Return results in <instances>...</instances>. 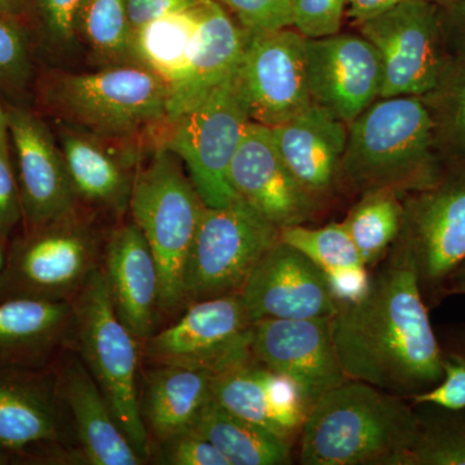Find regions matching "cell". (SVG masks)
Wrapping results in <instances>:
<instances>
[{"instance_id":"6da1fadb","label":"cell","mask_w":465,"mask_h":465,"mask_svg":"<svg viewBox=\"0 0 465 465\" xmlns=\"http://www.w3.org/2000/svg\"><path fill=\"white\" fill-rule=\"evenodd\" d=\"M339 360L349 381L411 401L443 379L442 354L411 250L402 237L388 251L371 286L331 317Z\"/></svg>"},{"instance_id":"7a4b0ae2","label":"cell","mask_w":465,"mask_h":465,"mask_svg":"<svg viewBox=\"0 0 465 465\" xmlns=\"http://www.w3.org/2000/svg\"><path fill=\"white\" fill-rule=\"evenodd\" d=\"M407 400L367 382L348 381L311 407L300 430L305 465H405L419 434Z\"/></svg>"},{"instance_id":"3957f363","label":"cell","mask_w":465,"mask_h":465,"mask_svg":"<svg viewBox=\"0 0 465 465\" xmlns=\"http://www.w3.org/2000/svg\"><path fill=\"white\" fill-rule=\"evenodd\" d=\"M445 158L423 97H381L348 124L338 183L362 195H406L439 180Z\"/></svg>"},{"instance_id":"277c9868","label":"cell","mask_w":465,"mask_h":465,"mask_svg":"<svg viewBox=\"0 0 465 465\" xmlns=\"http://www.w3.org/2000/svg\"><path fill=\"white\" fill-rule=\"evenodd\" d=\"M168 94L163 79L139 64L82 74H38L34 90L36 103L63 124L108 142L168 124Z\"/></svg>"},{"instance_id":"5b68a950","label":"cell","mask_w":465,"mask_h":465,"mask_svg":"<svg viewBox=\"0 0 465 465\" xmlns=\"http://www.w3.org/2000/svg\"><path fill=\"white\" fill-rule=\"evenodd\" d=\"M206 204L182 161L163 146L134 173L128 208L134 224L157 260L161 311L173 312L183 302V275Z\"/></svg>"},{"instance_id":"8992f818","label":"cell","mask_w":465,"mask_h":465,"mask_svg":"<svg viewBox=\"0 0 465 465\" xmlns=\"http://www.w3.org/2000/svg\"><path fill=\"white\" fill-rule=\"evenodd\" d=\"M72 333L82 362L99 385L125 436L145 460L150 440L137 387L140 341L116 316L101 269L73 300Z\"/></svg>"},{"instance_id":"52a82bcc","label":"cell","mask_w":465,"mask_h":465,"mask_svg":"<svg viewBox=\"0 0 465 465\" xmlns=\"http://www.w3.org/2000/svg\"><path fill=\"white\" fill-rule=\"evenodd\" d=\"M99 244L76 213L8 242L0 272V302L15 299L73 302L94 272Z\"/></svg>"},{"instance_id":"ba28073f","label":"cell","mask_w":465,"mask_h":465,"mask_svg":"<svg viewBox=\"0 0 465 465\" xmlns=\"http://www.w3.org/2000/svg\"><path fill=\"white\" fill-rule=\"evenodd\" d=\"M250 122L237 67L194 108L168 124L164 146L186 167L207 207L240 200L229 182V168Z\"/></svg>"},{"instance_id":"9c48e42d","label":"cell","mask_w":465,"mask_h":465,"mask_svg":"<svg viewBox=\"0 0 465 465\" xmlns=\"http://www.w3.org/2000/svg\"><path fill=\"white\" fill-rule=\"evenodd\" d=\"M278 241L280 228L244 201L206 207L186 262L183 302L240 293Z\"/></svg>"},{"instance_id":"30bf717a","label":"cell","mask_w":465,"mask_h":465,"mask_svg":"<svg viewBox=\"0 0 465 465\" xmlns=\"http://www.w3.org/2000/svg\"><path fill=\"white\" fill-rule=\"evenodd\" d=\"M402 237L411 250L428 307L446 298L465 262V157L446 159L433 185L403 195Z\"/></svg>"},{"instance_id":"8fae6325","label":"cell","mask_w":465,"mask_h":465,"mask_svg":"<svg viewBox=\"0 0 465 465\" xmlns=\"http://www.w3.org/2000/svg\"><path fill=\"white\" fill-rule=\"evenodd\" d=\"M356 26L381 56V97H424L437 87L450 58L439 5L403 3Z\"/></svg>"},{"instance_id":"7c38bea8","label":"cell","mask_w":465,"mask_h":465,"mask_svg":"<svg viewBox=\"0 0 465 465\" xmlns=\"http://www.w3.org/2000/svg\"><path fill=\"white\" fill-rule=\"evenodd\" d=\"M253 322L240 293L192 302L182 318L143 341L152 365L204 370L213 375L253 360Z\"/></svg>"},{"instance_id":"4fadbf2b","label":"cell","mask_w":465,"mask_h":465,"mask_svg":"<svg viewBox=\"0 0 465 465\" xmlns=\"http://www.w3.org/2000/svg\"><path fill=\"white\" fill-rule=\"evenodd\" d=\"M12 162L23 208V231L76 213L63 150L50 125L29 104H7Z\"/></svg>"},{"instance_id":"5bb4252c","label":"cell","mask_w":465,"mask_h":465,"mask_svg":"<svg viewBox=\"0 0 465 465\" xmlns=\"http://www.w3.org/2000/svg\"><path fill=\"white\" fill-rule=\"evenodd\" d=\"M305 39L290 27L250 34L238 78L251 121L277 127L313 104L308 88Z\"/></svg>"},{"instance_id":"9a60e30c","label":"cell","mask_w":465,"mask_h":465,"mask_svg":"<svg viewBox=\"0 0 465 465\" xmlns=\"http://www.w3.org/2000/svg\"><path fill=\"white\" fill-rule=\"evenodd\" d=\"M251 353L271 371L298 385L309 407L348 381L331 332V317L253 322Z\"/></svg>"},{"instance_id":"2e32d148","label":"cell","mask_w":465,"mask_h":465,"mask_svg":"<svg viewBox=\"0 0 465 465\" xmlns=\"http://www.w3.org/2000/svg\"><path fill=\"white\" fill-rule=\"evenodd\" d=\"M305 65L313 104L344 124L353 122L381 99V56L361 34L305 39Z\"/></svg>"},{"instance_id":"e0dca14e","label":"cell","mask_w":465,"mask_h":465,"mask_svg":"<svg viewBox=\"0 0 465 465\" xmlns=\"http://www.w3.org/2000/svg\"><path fill=\"white\" fill-rule=\"evenodd\" d=\"M229 182L240 200L282 229L304 225L320 210L302 189L274 142L272 128L251 121L229 168Z\"/></svg>"},{"instance_id":"ac0fdd59","label":"cell","mask_w":465,"mask_h":465,"mask_svg":"<svg viewBox=\"0 0 465 465\" xmlns=\"http://www.w3.org/2000/svg\"><path fill=\"white\" fill-rule=\"evenodd\" d=\"M240 295L252 322L332 317L338 309L322 269L281 238L260 260Z\"/></svg>"},{"instance_id":"d6986e66","label":"cell","mask_w":465,"mask_h":465,"mask_svg":"<svg viewBox=\"0 0 465 465\" xmlns=\"http://www.w3.org/2000/svg\"><path fill=\"white\" fill-rule=\"evenodd\" d=\"M103 273L116 316L139 341L154 333L161 311L157 260L139 226L131 223L110 234Z\"/></svg>"},{"instance_id":"ffe728a7","label":"cell","mask_w":465,"mask_h":465,"mask_svg":"<svg viewBox=\"0 0 465 465\" xmlns=\"http://www.w3.org/2000/svg\"><path fill=\"white\" fill-rule=\"evenodd\" d=\"M63 409L51 369L0 371V446L20 460L61 440Z\"/></svg>"},{"instance_id":"44dd1931","label":"cell","mask_w":465,"mask_h":465,"mask_svg":"<svg viewBox=\"0 0 465 465\" xmlns=\"http://www.w3.org/2000/svg\"><path fill=\"white\" fill-rule=\"evenodd\" d=\"M284 163L305 192L321 204L338 183L348 124L312 104L286 124L272 128Z\"/></svg>"},{"instance_id":"7402d4cb","label":"cell","mask_w":465,"mask_h":465,"mask_svg":"<svg viewBox=\"0 0 465 465\" xmlns=\"http://www.w3.org/2000/svg\"><path fill=\"white\" fill-rule=\"evenodd\" d=\"M250 34L215 0H202L197 43L183 78L168 94V124L200 104L240 65Z\"/></svg>"},{"instance_id":"603a6c76","label":"cell","mask_w":465,"mask_h":465,"mask_svg":"<svg viewBox=\"0 0 465 465\" xmlns=\"http://www.w3.org/2000/svg\"><path fill=\"white\" fill-rule=\"evenodd\" d=\"M72 330L73 302H0V371L51 369Z\"/></svg>"},{"instance_id":"cb8c5ba5","label":"cell","mask_w":465,"mask_h":465,"mask_svg":"<svg viewBox=\"0 0 465 465\" xmlns=\"http://www.w3.org/2000/svg\"><path fill=\"white\" fill-rule=\"evenodd\" d=\"M58 399L72 411L82 451L94 465H139L143 459L116 421L108 401L79 358L54 372Z\"/></svg>"},{"instance_id":"d4e9b609","label":"cell","mask_w":465,"mask_h":465,"mask_svg":"<svg viewBox=\"0 0 465 465\" xmlns=\"http://www.w3.org/2000/svg\"><path fill=\"white\" fill-rule=\"evenodd\" d=\"M58 127V143L78 201L124 213L133 191L134 153H118L106 145L108 140L63 122Z\"/></svg>"},{"instance_id":"484cf974","label":"cell","mask_w":465,"mask_h":465,"mask_svg":"<svg viewBox=\"0 0 465 465\" xmlns=\"http://www.w3.org/2000/svg\"><path fill=\"white\" fill-rule=\"evenodd\" d=\"M215 375L204 370L153 365L140 400L146 430L159 442L191 432L202 410L213 399Z\"/></svg>"},{"instance_id":"4316f807","label":"cell","mask_w":465,"mask_h":465,"mask_svg":"<svg viewBox=\"0 0 465 465\" xmlns=\"http://www.w3.org/2000/svg\"><path fill=\"white\" fill-rule=\"evenodd\" d=\"M192 432L210 440L231 465L291 463L292 443L232 415L213 399L202 410Z\"/></svg>"},{"instance_id":"83f0119b","label":"cell","mask_w":465,"mask_h":465,"mask_svg":"<svg viewBox=\"0 0 465 465\" xmlns=\"http://www.w3.org/2000/svg\"><path fill=\"white\" fill-rule=\"evenodd\" d=\"M202 21V0L195 7L174 12L134 32V60L168 85L183 78L191 60Z\"/></svg>"},{"instance_id":"f1b7e54d","label":"cell","mask_w":465,"mask_h":465,"mask_svg":"<svg viewBox=\"0 0 465 465\" xmlns=\"http://www.w3.org/2000/svg\"><path fill=\"white\" fill-rule=\"evenodd\" d=\"M402 198L391 191L365 193L342 220L367 268L378 265L400 237Z\"/></svg>"},{"instance_id":"f546056e","label":"cell","mask_w":465,"mask_h":465,"mask_svg":"<svg viewBox=\"0 0 465 465\" xmlns=\"http://www.w3.org/2000/svg\"><path fill=\"white\" fill-rule=\"evenodd\" d=\"M76 38L104 65L136 64L134 33L124 0H84L76 15Z\"/></svg>"},{"instance_id":"4dcf8cb0","label":"cell","mask_w":465,"mask_h":465,"mask_svg":"<svg viewBox=\"0 0 465 465\" xmlns=\"http://www.w3.org/2000/svg\"><path fill=\"white\" fill-rule=\"evenodd\" d=\"M423 99L442 157H465V51L450 56L439 84Z\"/></svg>"},{"instance_id":"1f68e13d","label":"cell","mask_w":465,"mask_h":465,"mask_svg":"<svg viewBox=\"0 0 465 465\" xmlns=\"http://www.w3.org/2000/svg\"><path fill=\"white\" fill-rule=\"evenodd\" d=\"M213 399L232 415L259 425L283 439L275 423L273 409L269 399L265 367L255 360L215 375L213 382Z\"/></svg>"},{"instance_id":"d6a6232c","label":"cell","mask_w":465,"mask_h":465,"mask_svg":"<svg viewBox=\"0 0 465 465\" xmlns=\"http://www.w3.org/2000/svg\"><path fill=\"white\" fill-rule=\"evenodd\" d=\"M415 406L419 434L405 465H465V407Z\"/></svg>"},{"instance_id":"836d02e7","label":"cell","mask_w":465,"mask_h":465,"mask_svg":"<svg viewBox=\"0 0 465 465\" xmlns=\"http://www.w3.org/2000/svg\"><path fill=\"white\" fill-rule=\"evenodd\" d=\"M35 57L29 30L0 16V99L5 100V105H30L38 76Z\"/></svg>"},{"instance_id":"e575fe53","label":"cell","mask_w":465,"mask_h":465,"mask_svg":"<svg viewBox=\"0 0 465 465\" xmlns=\"http://www.w3.org/2000/svg\"><path fill=\"white\" fill-rule=\"evenodd\" d=\"M280 238L304 253L322 272L365 265L342 223H330L321 228L286 226L280 229Z\"/></svg>"},{"instance_id":"d590c367","label":"cell","mask_w":465,"mask_h":465,"mask_svg":"<svg viewBox=\"0 0 465 465\" xmlns=\"http://www.w3.org/2000/svg\"><path fill=\"white\" fill-rule=\"evenodd\" d=\"M84 0H29V29L34 50L69 54L78 45L76 15Z\"/></svg>"},{"instance_id":"8d00e7d4","label":"cell","mask_w":465,"mask_h":465,"mask_svg":"<svg viewBox=\"0 0 465 465\" xmlns=\"http://www.w3.org/2000/svg\"><path fill=\"white\" fill-rule=\"evenodd\" d=\"M442 354L443 379L433 390L411 400L412 405L430 403L445 409L465 407V323L436 330Z\"/></svg>"},{"instance_id":"74e56055","label":"cell","mask_w":465,"mask_h":465,"mask_svg":"<svg viewBox=\"0 0 465 465\" xmlns=\"http://www.w3.org/2000/svg\"><path fill=\"white\" fill-rule=\"evenodd\" d=\"M229 9L249 34L292 27V0H215Z\"/></svg>"},{"instance_id":"f35d334b","label":"cell","mask_w":465,"mask_h":465,"mask_svg":"<svg viewBox=\"0 0 465 465\" xmlns=\"http://www.w3.org/2000/svg\"><path fill=\"white\" fill-rule=\"evenodd\" d=\"M349 0H292V27L308 39L341 33Z\"/></svg>"},{"instance_id":"ab89813d","label":"cell","mask_w":465,"mask_h":465,"mask_svg":"<svg viewBox=\"0 0 465 465\" xmlns=\"http://www.w3.org/2000/svg\"><path fill=\"white\" fill-rule=\"evenodd\" d=\"M163 463L173 465H231L228 459L200 434L185 432L162 443Z\"/></svg>"},{"instance_id":"60d3db41","label":"cell","mask_w":465,"mask_h":465,"mask_svg":"<svg viewBox=\"0 0 465 465\" xmlns=\"http://www.w3.org/2000/svg\"><path fill=\"white\" fill-rule=\"evenodd\" d=\"M20 224L23 208L14 162L11 155L0 153V242L8 244Z\"/></svg>"},{"instance_id":"b9f144b4","label":"cell","mask_w":465,"mask_h":465,"mask_svg":"<svg viewBox=\"0 0 465 465\" xmlns=\"http://www.w3.org/2000/svg\"><path fill=\"white\" fill-rule=\"evenodd\" d=\"M327 287L336 304H354L369 292L371 275L367 266H348L323 272Z\"/></svg>"},{"instance_id":"7bdbcfd3","label":"cell","mask_w":465,"mask_h":465,"mask_svg":"<svg viewBox=\"0 0 465 465\" xmlns=\"http://www.w3.org/2000/svg\"><path fill=\"white\" fill-rule=\"evenodd\" d=\"M201 0H124L134 33L140 27L174 12L195 7Z\"/></svg>"},{"instance_id":"ee69618b","label":"cell","mask_w":465,"mask_h":465,"mask_svg":"<svg viewBox=\"0 0 465 465\" xmlns=\"http://www.w3.org/2000/svg\"><path fill=\"white\" fill-rule=\"evenodd\" d=\"M440 9L450 56L465 51V0H445Z\"/></svg>"},{"instance_id":"f6af8a7d","label":"cell","mask_w":465,"mask_h":465,"mask_svg":"<svg viewBox=\"0 0 465 465\" xmlns=\"http://www.w3.org/2000/svg\"><path fill=\"white\" fill-rule=\"evenodd\" d=\"M407 2H430L436 3L440 7L445 0H349L345 16L356 26L357 24L362 23L367 18Z\"/></svg>"},{"instance_id":"bcb514c9","label":"cell","mask_w":465,"mask_h":465,"mask_svg":"<svg viewBox=\"0 0 465 465\" xmlns=\"http://www.w3.org/2000/svg\"><path fill=\"white\" fill-rule=\"evenodd\" d=\"M0 16L29 26V0H0ZM29 30V29H27Z\"/></svg>"},{"instance_id":"7dc6e473","label":"cell","mask_w":465,"mask_h":465,"mask_svg":"<svg viewBox=\"0 0 465 465\" xmlns=\"http://www.w3.org/2000/svg\"><path fill=\"white\" fill-rule=\"evenodd\" d=\"M0 153L11 155V140H9L7 106L0 101Z\"/></svg>"},{"instance_id":"c3c4849f","label":"cell","mask_w":465,"mask_h":465,"mask_svg":"<svg viewBox=\"0 0 465 465\" xmlns=\"http://www.w3.org/2000/svg\"><path fill=\"white\" fill-rule=\"evenodd\" d=\"M12 460H20L16 454L0 446V465L11 464Z\"/></svg>"},{"instance_id":"681fc988","label":"cell","mask_w":465,"mask_h":465,"mask_svg":"<svg viewBox=\"0 0 465 465\" xmlns=\"http://www.w3.org/2000/svg\"><path fill=\"white\" fill-rule=\"evenodd\" d=\"M458 283H465V262H463V264L459 266L457 271H455V273L452 274L451 280H450L449 287L452 286V284Z\"/></svg>"},{"instance_id":"f907efd6","label":"cell","mask_w":465,"mask_h":465,"mask_svg":"<svg viewBox=\"0 0 465 465\" xmlns=\"http://www.w3.org/2000/svg\"><path fill=\"white\" fill-rule=\"evenodd\" d=\"M450 295H465V283L452 284L446 291V296Z\"/></svg>"},{"instance_id":"816d5d0a","label":"cell","mask_w":465,"mask_h":465,"mask_svg":"<svg viewBox=\"0 0 465 465\" xmlns=\"http://www.w3.org/2000/svg\"><path fill=\"white\" fill-rule=\"evenodd\" d=\"M5 251H7V244L0 242V272H2L3 265H5Z\"/></svg>"}]
</instances>
